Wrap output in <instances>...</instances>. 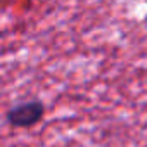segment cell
<instances>
[{
  "label": "cell",
  "mask_w": 147,
  "mask_h": 147,
  "mask_svg": "<svg viewBox=\"0 0 147 147\" xmlns=\"http://www.w3.org/2000/svg\"><path fill=\"white\" fill-rule=\"evenodd\" d=\"M45 116V104L40 99H31L12 106L5 113V121L14 128H30L38 125Z\"/></svg>",
  "instance_id": "6da1fadb"
}]
</instances>
